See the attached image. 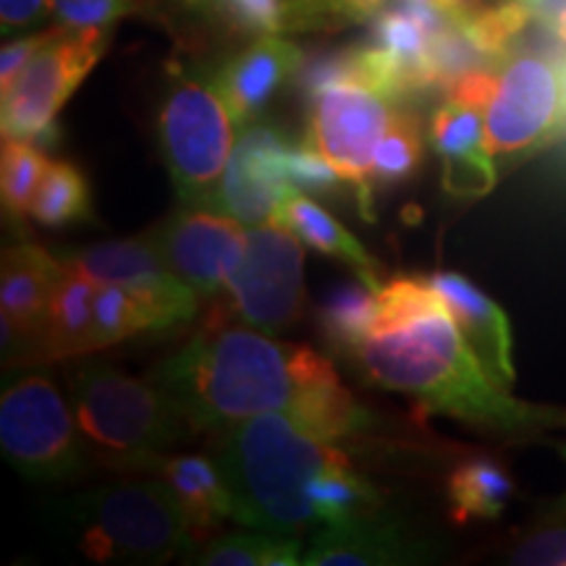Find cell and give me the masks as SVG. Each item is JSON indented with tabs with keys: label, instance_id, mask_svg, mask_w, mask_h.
<instances>
[{
	"label": "cell",
	"instance_id": "1",
	"mask_svg": "<svg viewBox=\"0 0 566 566\" xmlns=\"http://www.w3.org/2000/svg\"><path fill=\"white\" fill-rule=\"evenodd\" d=\"M147 378L192 430H223L265 412H286L328 441L365 436L370 412L310 346L279 344L263 331L208 321Z\"/></svg>",
	"mask_w": 566,
	"mask_h": 566
},
{
	"label": "cell",
	"instance_id": "2",
	"mask_svg": "<svg viewBox=\"0 0 566 566\" xmlns=\"http://www.w3.org/2000/svg\"><path fill=\"white\" fill-rule=\"evenodd\" d=\"M354 359L386 391L415 396L433 412L491 433H537L566 422V412L514 399L485 370L446 304L394 328L373 331Z\"/></svg>",
	"mask_w": 566,
	"mask_h": 566
},
{
	"label": "cell",
	"instance_id": "3",
	"mask_svg": "<svg viewBox=\"0 0 566 566\" xmlns=\"http://www.w3.org/2000/svg\"><path fill=\"white\" fill-rule=\"evenodd\" d=\"M239 525L296 537L321 525L313 483L352 457L286 412H265L223 430L212 449Z\"/></svg>",
	"mask_w": 566,
	"mask_h": 566
},
{
	"label": "cell",
	"instance_id": "4",
	"mask_svg": "<svg viewBox=\"0 0 566 566\" xmlns=\"http://www.w3.org/2000/svg\"><path fill=\"white\" fill-rule=\"evenodd\" d=\"M69 399L92 462L118 472H153L189 422L150 378L137 380L105 363L69 373Z\"/></svg>",
	"mask_w": 566,
	"mask_h": 566
},
{
	"label": "cell",
	"instance_id": "5",
	"mask_svg": "<svg viewBox=\"0 0 566 566\" xmlns=\"http://www.w3.org/2000/svg\"><path fill=\"white\" fill-rule=\"evenodd\" d=\"M76 548L101 564H166L197 554L189 520L160 480L105 485L66 509ZM187 558V562H189Z\"/></svg>",
	"mask_w": 566,
	"mask_h": 566
},
{
	"label": "cell",
	"instance_id": "6",
	"mask_svg": "<svg viewBox=\"0 0 566 566\" xmlns=\"http://www.w3.org/2000/svg\"><path fill=\"white\" fill-rule=\"evenodd\" d=\"M239 134L216 74L176 71L158 108V150L181 205H216Z\"/></svg>",
	"mask_w": 566,
	"mask_h": 566
},
{
	"label": "cell",
	"instance_id": "7",
	"mask_svg": "<svg viewBox=\"0 0 566 566\" xmlns=\"http://www.w3.org/2000/svg\"><path fill=\"white\" fill-rule=\"evenodd\" d=\"M0 446L13 470L32 483H66L92 462L61 388L42 373H24L3 386Z\"/></svg>",
	"mask_w": 566,
	"mask_h": 566
},
{
	"label": "cell",
	"instance_id": "8",
	"mask_svg": "<svg viewBox=\"0 0 566 566\" xmlns=\"http://www.w3.org/2000/svg\"><path fill=\"white\" fill-rule=\"evenodd\" d=\"M566 137V66L537 53H509L495 69L485 111V145L495 160H514Z\"/></svg>",
	"mask_w": 566,
	"mask_h": 566
},
{
	"label": "cell",
	"instance_id": "9",
	"mask_svg": "<svg viewBox=\"0 0 566 566\" xmlns=\"http://www.w3.org/2000/svg\"><path fill=\"white\" fill-rule=\"evenodd\" d=\"M304 310L302 239L279 221L250 226L247 250L226 283L210 321H239L263 334H281Z\"/></svg>",
	"mask_w": 566,
	"mask_h": 566
},
{
	"label": "cell",
	"instance_id": "10",
	"mask_svg": "<svg viewBox=\"0 0 566 566\" xmlns=\"http://www.w3.org/2000/svg\"><path fill=\"white\" fill-rule=\"evenodd\" d=\"M113 30H63L53 27L3 101V137L30 139L48 147L59 139V116L69 97L108 51Z\"/></svg>",
	"mask_w": 566,
	"mask_h": 566
},
{
	"label": "cell",
	"instance_id": "11",
	"mask_svg": "<svg viewBox=\"0 0 566 566\" xmlns=\"http://www.w3.org/2000/svg\"><path fill=\"white\" fill-rule=\"evenodd\" d=\"M394 101L365 82H342L310 101L307 142L349 181L359 202L370 205L373 160L380 139L391 126Z\"/></svg>",
	"mask_w": 566,
	"mask_h": 566
},
{
	"label": "cell",
	"instance_id": "12",
	"mask_svg": "<svg viewBox=\"0 0 566 566\" xmlns=\"http://www.w3.org/2000/svg\"><path fill=\"white\" fill-rule=\"evenodd\" d=\"M242 221L216 205H181L147 237L158 247L168 268L187 281L202 300L226 292L231 273L247 250Z\"/></svg>",
	"mask_w": 566,
	"mask_h": 566
},
{
	"label": "cell",
	"instance_id": "13",
	"mask_svg": "<svg viewBox=\"0 0 566 566\" xmlns=\"http://www.w3.org/2000/svg\"><path fill=\"white\" fill-rule=\"evenodd\" d=\"M69 260L97 283H116L139 296L150 307L160 331L189 323L200 310L202 296L168 268L147 233L137 239L87 247L80 254H71Z\"/></svg>",
	"mask_w": 566,
	"mask_h": 566
},
{
	"label": "cell",
	"instance_id": "14",
	"mask_svg": "<svg viewBox=\"0 0 566 566\" xmlns=\"http://www.w3.org/2000/svg\"><path fill=\"white\" fill-rule=\"evenodd\" d=\"M289 147L292 139L275 126L263 122L247 124L226 166L216 208L244 226L275 221L281 202L296 189L286 174Z\"/></svg>",
	"mask_w": 566,
	"mask_h": 566
},
{
	"label": "cell",
	"instance_id": "15",
	"mask_svg": "<svg viewBox=\"0 0 566 566\" xmlns=\"http://www.w3.org/2000/svg\"><path fill=\"white\" fill-rule=\"evenodd\" d=\"M63 273V260H55L45 247L17 242L3 250L0 265V304H3V354L13 363H27L38 342L55 286Z\"/></svg>",
	"mask_w": 566,
	"mask_h": 566
},
{
	"label": "cell",
	"instance_id": "16",
	"mask_svg": "<svg viewBox=\"0 0 566 566\" xmlns=\"http://www.w3.org/2000/svg\"><path fill=\"white\" fill-rule=\"evenodd\" d=\"M430 546L386 514L325 525L304 548L307 566H401L428 562Z\"/></svg>",
	"mask_w": 566,
	"mask_h": 566
},
{
	"label": "cell",
	"instance_id": "17",
	"mask_svg": "<svg viewBox=\"0 0 566 566\" xmlns=\"http://www.w3.org/2000/svg\"><path fill=\"white\" fill-rule=\"evenodd\" d=\"M430 145L443 160V189L459 200H478L495 187V158L485 145V111L446 101L430 118Z\"/></svg>",
	"mask_w": 566,
	"mask_h": 566
},
{
	"label": "cell",
	"instance_id": "18",
	"mask_svg": "<svg viewBox=\"0 0 566 566\" xmlns=\"http://www.w3.org/2000/svg\"><path fill=\"white\" fill-rule=\"evenodd\" d=\"M304 53L281 34H263L218 69L216 82L239 124L258 122L279 90L300 74Z\"/></svg>",
	"mask_w": 566,
	"mask_h": 566
},
{
	"label": "cell",
	"instance_id": "19",
	"mask_svg": "<svg viewBox=\"0 0 566 566\" xmlns=\"http://www.w3.org/2000/svg\"><path fill=\"white\" fill-rule=\"evenodd\" d=\"M430 286L441 294V300L454 317L457 328L462 331L467 344L478 354L485 370L509 388L514 384V359H512V328L504 310L485 296L464 275L451 271H438L428 275Z\"/></svg>",
	"mask_w": 566,
	"mask_h": 566
},
{
	"label": "cell",
	"instance_id": "20",
	"mask_svg": "<svg viewBox=\"0 0 566 566\" xmlns=\"http://www.w3.org/2000/svg\"><path fill=\"white\" fill-rule=\"evenodd\" d=\"M97 283L80 265L66 258L59 286H55L51 310L42 325L38 342L30 349L24 365H48L76 359L95 352L92 344V307H95Z\"/></svg>",
	"mask_w": 566,
	"mask_h": 566
},
{
	"label": "cell",
	"instance_id": "21",
	"mask_svg": "<svg viewBox=\"0 0 566 566\" xmlns=\"http://www.w3.org/2000/svg\"><path fill=\"white\" fill-rule=\"evenodd\" d=\"M153 475L171 491L189 520L197 546L208 543L226 516L233 514L229 483L212 454H166L155 464Z\"/></svg>",
	"mask_w": 566,
	"mask_h": 566
},
{
	"label": "cell",
	"instance_id": "22",
	"mask_svg": "<svg viewBox=\"0 0 566 566\" xmlns=\"http://www.w3.org/2000/svg\"><path fill=\"white\" fill-rule=\"evenodd\" d=\"M275 221L289 226L304 244L313 247L321 254L342 260L352 268L359 279L373 283L375 289H380L384 283L378 281V263L367 254V250L359 244V239L352 231H346L342 223L331 216L323 205L310 200L307 192H296L292 189L286 200L281 202L279 216Z\"/></svg>",
	"mask_w": 566,
	"mask_h": 566
},
{
	"label": "cell",
	"instance_id": "23",
	"mask_svg": "<svg viewBox=\"0 0 566 566\" xmlns=\"http://www.w3.org/2000/svg\"><path fill=\"white\" fill-rule=\"evenodd\" d=\"M514 493V480L499 459L470 457L449 475L451 520L467 525L472 520H495Z\"/></svg>",
	"mask_w": 566,
	"mask_h": 566
},
{
	"label": "cell",
	"instance_id": "24",
	"mask_svg": "<svg viewBox=\"0 0 566 566\" xmlns=\"http://www.w3.org/2000/svg\"><path fill=\"white\" fill-rule=\"evenodd\" d=\"M375 313H378V289L357 275V281H344L331 289L317 307V325L331 349L354 357V352L373 334Z\"/></svg>",
	"mask_w": 566,
	"mask_h": 566
},
{
	"label": "cell",
	"instance_id": "25",
	"mask_svg": "<svg viewBox=\"0 0 566 566\" xmlns=\"http://www.w3.org/2000/svg\"><path fill=\"white\" fill-rule=\"evenodd\" d=\"M302 554L296 537L252 530L210 537L189 562L202 566H296L302 564Z\"/></svg>",
	"mask_w": 566,
	"mask_h": 566
},
{
	"label": "cell",
	"instance_id": "26",
	"mask_svg": "<svg viewBox=\"0 0 566 566\" xmlns=\"http://www.w3.org/2000/svg\"><path fill=\"white\" fill-rule=\"evenodd\" d=\"M32 221L48 229L82 223L92 218V192L87 176L71 160H51L38 197L32 202Z\"/></svg>",
	"mask_w": 566,
	"mask_h": 566
},
{
	"label": "cell",
	"instance_id": "27",
	"mask_svg": "<svg viewBox=\"0 0 566 566\" xmlns=\"http://www.w3.org/2000/svg\"><path fill=\"white\" fill-rule=\"evenodd\" d=\"M51 160L45 150L32 145L30 139L3 137V153H0V197H3V212L13 226H24L32 212V202L45 179Z\"/></svg>",
	"mask_w": 566,
	"mask_h": 566
},
{
	"label": "cell",
	"instance_id": "28",
	"mask_svg": "<svg viewBox=\"0 0 566 566\" xmlns=\"http://www.w3.org/2000/svg\"><path fill=\"white\" fill-rule=\"evenodd\" d=\"M139 334H160V325L155 321L145 302L124 286L116 283H101L92 307V344L97 349L122 344L126 338Z\"/></svg>",
	"mask_w": 566,
	"mask_h": 566
},
{
	"label": "cell",
	"instance_id": "29",
	"mask_svg": "<svg viewBox=\"0 0 566 566\" xmlns=\"http://www.w3.org/2000/svg\"><path fill=\"white\" fill-rule=\"evenodd\" d=\"M535 17L525 6L514 3V0H504L501 6L493 9H478L462 17V30L470 38L478 53L483 55L488 63H499L512 53V42Z\"/></svg>",
	"mask_w": 566,
	"mask_h": 566
},
{
	"label": "cell",
	"instance_id": "30",
	"mask_svg": "<svg viewBox=\"0 0 566 566\" xmlns=\"http://www.w3.org/2000/svg\"><path fill=\"white\" fill-rule=\"evenodd\" d=\"M422 163V132L415 116L396 111L373 160V184H401L412 179Z\"/></svg>",
	"mask_w": 566,
	"mask_h": 566
},
{
	"label": "cell",
	"instance_id": "31",
	"mask_svg": "<svg viewBox=\"0 0 566 566\" xmlns=\"http://www.w3.org/2000/svg\"><path fill=\"white\" fill-rule=\"evenodd\" d=\"M443 307L441 294L430 286L428 279H417V275H394L378 289V313H375L373 331L394 328L412 321L417 315L433 313Z\"/></svg>",
	"mask_w": 566,
	"mask_h": 566
},
{
	"label": "cell",
	"instance_id": "32",
	"mask_svg": "<svg viewBox=\"0 0 566 566\" xmlns=\"http://www.w3.org/2000/svg\"><path fill=\"white\" fill-rule=\"evenodd\" d=\"M137 9V0H51L48 13L63 30H113Z\"/></svg>",
	"mask_w": 566,
	"mask_h": 566
},
{
	"label": "cell",
	"instance_id": "33",
	"mask_svg": "<svg viewBox=\"0 0 566 566\" xmlns=\"http://www.w3.org/2000/svg\"><path fill=\"white\" fill-rule=\"evenodd\" d=\"M286 174L289 181L307 195H334L342 184H346L344 176L307 139L300 142V145L292 142L286 155Z\"/></svg>",
	"mask_w": 566,
	"mask_h": 566
},
{
	"label": "cell",
	"instance_id": "34",
	"mask_svg": "<svg viewBox=\"0 0 566 566\" xmlns=\"http://www.w3.org/2000/svg\"><path fill=\"white\" fill-rule=\"evenodd\" d=\"M514 564H566V525L543 527L512 551Z\"/></svg>",
	"mask_w": 566,
	"mask_h": 566
},
{
	"label": "cell",
	"instance_id": "35",
	"mask_svg": "<svg viewBox=\"0 0 566 566\" xmlns=\"http://www.w3.org/2000/svg\"><path fill=\"white\" fill-rule=\"evenodd\" d=\"M48 34H51V30L24 34V38L6 42L3 53H0V92H3V95L13 87V82L19 80V74L27 69V63L32 61V55L38 53L42 42L48 40Z\"/></svg>",
	"mask_w": 566,
	"mask_h": 566
},
{
	"label": "cell",
	"instance_id": "36",
	"mask_svg": "<svg viewBox=\"0 0 566 566\" xmlns=\"http://www.w3.org/2000/svg\"><path fill=\"white\" fill-rule=\"evenodd\" d=\"M51 0H0V27L3 34L19 32L48 13Z\"/></svg>",
	"mask_w": 566,
	"mask_h": 566
},
{
	"label": "cell",
	"instance_id": "37",
	"mask_svg": "<svg viewBox=\"0 0 566 566\" xmlns=\"http://www.w3.org/2000/svg\"><path fill=\"white\" fill-rule=\"evenodd\" d=\"M210 3L212 0H195V9L205 11ZM296 6L302 9L307 30H325L331 24H344L336 0H296Z\"/></svg>",
	"mask_w": 566,
	"mask_h": 566
},
{
	"label": "cell",
	"instance_id": "38",
	"mask_svg": "<svg viewBox=\"0 0 566 566\" xmlns=\"http://www.w3.org/2000/svg\"><path fill=\"white\" fill-rule=\"evenodd\" d=\"M336 6L346 24V21H367L378 17L388 6V0H336Z\"/></svg>",
	"mask_w": 566,
	"mask_h": 566
},
{
	"label": "cell",
	"instance_id": "39",
	"mask_svg": "<svg viewBox=\"0 0 566 566\" xmlns=\"http://www.w3.org/2000/svg\"><path fill=\"white\" fill-rule=\"evenodd\" d=\"M514 3L525 6V9L533 13L535 19H541V21H546V24H551V21L556 19V13L566 6V0H514Z\"/></svg>",
	"mask_w": 566,
	"mask_h": 566
},
{
	"label": "cell",
	"instance_id": "40",
	"mask_svg": "<svg viewBox=\"0 0 566 566\" xmlns=\"http://www.w3.org/2000/svg\"><path fill=\"white\" fill-rule=\"evenodd\" d=\"M424 3L436 6V9L451 13V17H467V13L478 9V0H424Z\"/></svg>",
	"mask_w": 566,
	"mask_h": 566
},
{
	"label": "cell",
	"instance_id": "41",
	"mask_svg": "<svg viewBox=\"0 0 566 566\" xmlns=\"http://www.w3.org/2000/svg\"><path fill=\"white\" fill-rule=\"evenodd\" d=\"M551 30H554L556 34H558V38H562L564 42H566V6H564V9L562 11H558L556 13V19L554 21H551Z\"/></svg>",
	"mask_w": 566,
	"mask_h": 566
},
{
	"label": "cell",
	"instance_id": "42",
	"mask_svg": "<svg viewBox=\"0 0 566 566\" xmlns=\"http://www.w3.org/2000/svg\"><path fill=\"white\" fill-rule=\"evenodd\" d=\"M562 457H564V459H566V443H564V446H562Z\"/></svg>",
	"mask_w": 566,
	"mask_h": 566
},
{
	"label": "cell",
	"instance_id": "43",
	"mask_svg": "<svg viewBox=\"0 0 566 566\" xmlns=\"http://www.w3.org/2000/svg\"><path fill=\"white\" fill-rule=\"evenodd\" d=\"M564 66H566V61H564Z\"/></svg>",
	"mask_w": 566,
	"mask_h": 566
}]
</instances>
